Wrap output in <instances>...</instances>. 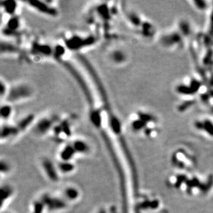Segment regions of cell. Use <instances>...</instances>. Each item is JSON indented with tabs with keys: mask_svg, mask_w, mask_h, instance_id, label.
<instances>
[{
	"mask_svg": "<svg viewBox=\"0 0 213 213\" xmlns=\"http://www.w3.org/2000/svg\"><path fill=\"white\" fill-rule=\"evenodd\" d=\"M108 57L110 61L116 65L123 64L127 60V55L121 49H115L111 51Z\"/></svg>",
	"mask_w": 213,
	"mask_h": 213,
	"instance_id": "6",
	"label": "cell"
},
{
	"mask_svg": "<svg viewBox=\"0 0 213 213\" xmlns=\"http://www.w3.org/2000/svg\"><path fill=\"white\" fill-rule=\"evenodd\" d=\"M1 8H4L5 13L11 16H15V12L17 10V5L16 1H2L1 2Z\"/></svg>",
	"mask_w": 213,
	"mask_h": 213,
	"instance_id": "9",
	"label": "cell"
},
{
	"mask_svg": "<svg viewBox=\"0 0 213 213\" xmlns=\"http://www.w3.org/2000/svg\"><path fill=\"white\" fill-rule=\"evenodd\" d=\"M57 117H44L35 122L33 127H34V132L37 135L43 136L48 134L53 130L57 122H59Z\"/></svg>",
	"mask_w": 213,
	"mask_h": 213,
	"instance_id": "3",
	"label": "cell"
},
{
	"mask_svg": "<svg viewBox=\"0 0 213 213\" xmlns=\"http://www.w3.org/2000/svg\"><path fill=\"white\" fill-rule=\"evenodd\" d=\"M95 37H82L79 35H73L67 39L66 41V46L73 51H79V49L92 45L95 43Z\"/></svg>",
	"mask_w": 213,
	"mask_h": 213,
	"instance_id": "4",
	"label": "cell"
},
{
	"mask_svg": "<svg viewBox=\"0 0 213 213\" xmlns=\"http://www.w3.org/2000/svg\"><path fill=\"white\" fill-rule=\"evenodd\" d=\"M34 90L26 83H17L9 86L7 95L5 97L6 103H14L26 101L33 96Z\"/></svg>",
	"mask_w": 213,
	"mask_h": 213,
	"instance_id": "1",
	"label": "cell"
},
{
	"mask_svg": "<svg viewBox=\"0 0 213 213\" xmlns=\"http://www.w3.org/2000/svg\"><path fill=\"white\" fill-rule=\"evenodd\" d=\"M29 7L44 15L55 17L58 15V10L53 4V1H25Z\"/></svg>",
	"mask_w": 213,
	"mask_h": 213,
	"instance_id": "2",
	"label": "cell"
},
{
	"mask_svg": "<svg viewBox=\"0 0 213 213\" xmlns=\"http://www.w3.org/2000/svg\"><path fill=\"white\" fill-rule=\"evenodd\" d=\"M71 145L73 146L74 150H75L76 153L88 154L90 150L88 144L85 141L80 140V139H77V140L73 141Z\"/></svg>",
	"mask_w": 213,
	"mask_h": 213,
	"instance_id": "8",
	"label": "cell"
},
{
	"mask_svg": "<svg viewBox=\"0 0 213 213\" xmlns=\"http://www.w3.org/2000/svg\"><path fill=\"white\" fill-rule=\"evenodd\" d=\"M13 114V108L10 103H4L1 107V120H8L11 118Z\"/></svg>",
	"mask_w": 213,
	"mask_h": 213,
	"instance_id": "10",
	"label": "cell"
},
{
	"mask_svg": "<svg viewBox=\"0 0 213 213\" xmlns=\"http://www.w3.org/2000/svg\"><path fill=\"white\" fill-rule=\"evenodd\" d=\"M20 134L16 125H11L5 123L2 124L1 129V141H8L17 137Z\"/></svg>",
	"mask_w": 213,
	"mask_h": 213,
	"instance_id": "5",
	"label": "cell"
},
{
	"mask_svg": "<svg viewBox=\"0 0 213 213\" xmlns=\"http://www.w3.org/2000/svg\"><path fill=\"white\" fill-rule=\"evenodd\" d=\"M35 122V117L34 115H28L26 117H23L21 120L16 124V126L17 127L18 130L20 132V134L24 132L26 129H28L29 127H31L34 125Z\"/></svg>",
	"mask_w": 213,
	"mask_h": 213,
	"instance_id": "7",
	"label": "cell"
}]
</instances>
